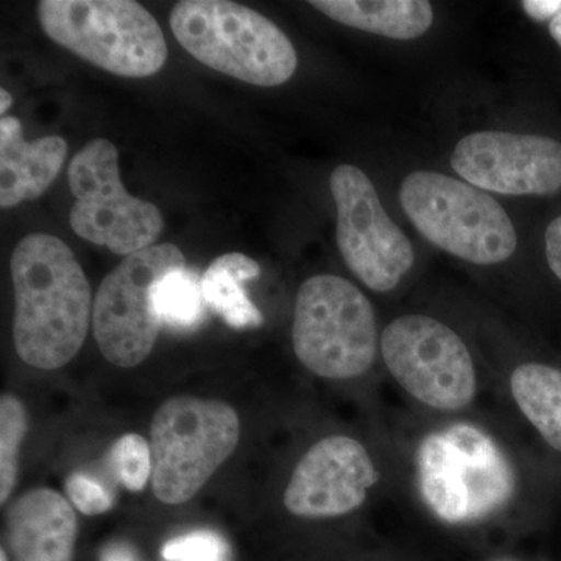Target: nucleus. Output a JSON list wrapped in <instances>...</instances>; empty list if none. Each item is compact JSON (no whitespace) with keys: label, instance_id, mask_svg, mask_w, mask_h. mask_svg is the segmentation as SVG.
<instances>
[{"label":"nucleus","instance_id":"f3484780","mask_svg":"<svg viewBox=\"0 0 561 561\" xmlns=\"http://www.w3.org/2000/svg\"><path fill=\"white\" fill-rule=\"evenodd\" d=\"M260 275V264L245 254L227 253L217 257L202 276L206 305L234 330L261 327L264 317L243 287Z\"/></svg>","mask_w":561,"mask_h":561},{"label":"nucleus","instance_id":"423d86ee","mask_svg":"<svg viewBox=\"0 0 561 561\" xmlns=\"http://www.w3.org/2000/svg\"><path fill=\"white\" fill-rule=\"evenodd\" d=\"M38 13L54 43L114 76L144 79L168 60L160 24L133 0H43Z\"/></svg>","mask_w":561,"mask_h":561},{"label":"nucleus","instance_id":"5701e85b","mask_svg":"<svg viewBox=\"0 0 561 561\" xmlns=\"http://www.w3.org/2000/svg\"><path fill=\"white\" fill-rule=\"evenodd\" d=\"M70 502L84 515H102L113 507V494L105 486L83 472H73L66 482Z\"/></svg>","mask_w":561,"mask_h":561},{"label":"nucleus","instance_id":"4468645a","mask_svg":"<svg viewBox=\"0 0 561 561\" xmlns=\"http://www.w3.org/2000/svg\"><path fill=\"white\" fill-rule=\"evenodd\" d=\"M77 523L72 505L58 491H28L14 502L7 519L14 561H73Z\"/></svg>","mask_w":561,"mask_h":561},{"label":"nucleus","instance_id":"4be33fe9","mask_svg":"<svg viewBox=\"0 0 561 561\" xmlns=\"http://www.w3.org/2000/svg\"><path fill=\"white\" fill-rule=\"evenodd\" d=\"M162 557L168 561H231V549L216 531L197 530L165 542Z\"/></svg>","mask_w":561,"mask_h":561},{"label":"nucleus","instance_id":"b1692460","mask_svg":"<svg viewBox=\"0 0 561 561\" xmlns=\"http://www.w3.org/2000/svg\"><path fill=\"white\" fill-rule=\"evenodd\" d=\"M545 254L549 268L561 280V216L556 217L546 228Z\"/></svg>","mask_w":561,"mask_h":561},{"label":"nucleus","instance_id":"9d476101","mask_svg":"<svg viewBox=\"0 0 561 561\" xmlns=\"http://www.w3.org/2000/svg\"><path fill=\"white\" fill-rule=\"evenodd\" d=\"M330 187L346 267L376 294L397 289L415 264V250L383 208L370 176L357 165L341 164L331 173Z\"/></svg>","mask_w":561,"mask_h":561},{"label":"nucleus","instance_id":"39448f33","mask_svg":"<svg viewBox=\"0 0 561 561\" xmlns=\"http://www.w3.org/2000/svg\"><path fill=\"white\" fill-rule=\"evenodd\" d=\"M416 471L427 507L448 523L494 515L515 489L507 457L486 432L471 424L427 435L416 454Z\"/></svg>","mask_w":561,"mask_h":561},{"label":"nucleus","instance_id":"6ab92c4d","mask_svg":"<svg viewBox=\"0 0 561 561\" xmlns=\"http://www.w3.org/2000/svg\"><path fill=\"white\" fill-rule=\"evenodd\" d=\"M151 305L161 324L173 331H192L205 320L202 278L187 267L165 273L151 287Z\"/></svg>","mask_w":561,"mask_h":561},{"label":"nucleus","instance_id":"dca6fc26","mask_svg":"<svg viewBox=\"0 0 561 561\" xmlns=\"http://www.w3.org/2000/svg\"><path fill=\"white\" fill-rule=\"evenodd\" d=\"M309 5L346 27L389 39L420 38L434 24L427 0H312Z\"/></svg>","mask_w":561,"mask_h":561},{"label":"nucleus","instance_id":"0eeeda50","mask_svg":"<svg viewBox=\"0 0 561 561\" xmlns=\"http://www.w3.org/2000/svg\"><path fill=\"white\" fill-rule=\"evenodd\" d=\"M241 440V421L216 400L173 397L162 402L150 427L151 485L168 505L192 500Z\"/></svg>","mask_w":561,"mask_h":561},{"label":"nucleus","instance_id":"a878e982","mask_svg":"<svg viewBox=\"0 0 561 561\" xmlns=\"http://www.w3.org/2000/svg\"><path fill=\"white\" fill-rule=\"evenodd\" d=\"M102 561H142L138 552L125 542H113L102 552Z\"/></svg>","mask_w":561,"mask_h":561},{"label":"nucleus","instance_id":"7ed1b4c3","mask_svg":"<svg viewBox=\"0 0 561 561\" xmlns=\"http://www.w3.org/2000/svg\"><path fill=\"white\" fill-rule=\"evenodd\" d=\"M400 205L424 241L472 265H497L518 249L507 210L489 192L435 171L401 181Z\"/></svg>","mask_w":561,"mask_h":561},{"label":"nucleus","instance_id":"ddd939ff","mask_svg":"<svg viewBox=\"0 0 561 561\" xmlns=\"http://www.w3.org/2000/svg\"><path fill=\"white\" fill-rule=\"evenodd\" d=\"M379 474L364 443L350 435L321 438L301 457L284 491V505L300 518H337L368 500Z\"/></svg>","mask_w":561,"mask_h":561},{"label":"nucleus","instance_id":"20e7f679","mask_svg":"<svg viewBox=\"0 0 561 561\" xmlns=\"http://www.w3.org/2000/svg\"><path fill=\"white\" fill-rule=\"evenodd\" d=\"M379 343L375 308L359 287L335 275L311 276L301 284L291 345L306 370L331 381L360 378L375 365Z\"/></svg>","mask_w":561,"mask_h":561},{"label":"nucleus","instance_id":"393cba45","mask_svg":"<svg viewBox=\"0 0 561 561\" xmlns=\"http://www.w3.org/2000/svg\"><path fill=\"white\" fill-rule=\"evenodd\" d=\"M522 9L530 20L551 22L561 11V0H524Z\"/></svg>","mask_w":561,"mask_h":561},{"label":"nucleus","instance_id":"2eb2a0df","mask_svg":"<svg viewBox=\"0 0 561 561\" xmlns=\"http://www.w3.org/2000/svg\"><path fill=\"white\" fill-rule=\"evenodd\" d=\"M61 136L27 142L16 117L0 119V206L13 208L41 197L57 180L68 158Z\"/></svg>","mask_w":561,"mask_h":561},{"label":"nucleus","instance_id":"f257e3e1","mask_svg":"<svg viewBox=\"0 0 561 561\" xmlns=\"http://www.w3.org/2000/svg\"><path fill=\"white\" fill-rule=\"evenodd\" d=\"M18 356L39 370H58L79 354L92 320L90 280L61 239L25 236L10 262Z\"/></svg>","mask_w":561,"mask_h":561},{"label":"nucleus","instance_id":"cd10ccee","mask_svg":"<svg viewBox=\"0 0 561 561\" xmlns=\"http://www.w3.org/2000/svg\"><path fill=\"white\" fill-rule=\"evenodd\" d=\"M11 103H13V98H11L10 92L5 90L0 91V113H2V117H5V113L10 110Z\"/></svg>","mask_w":561,"mask_h":561},{"label":"nucleus","instance_id":"a211bd4d","mask_svg":"<svg viewBox=\"0 0 561 561\" xmlns=\"http://www.w3.org/2000/svg\"><path fill=\"white\" fill-rule=\"evenodd\" d=\"M516 408L542 440L561 453V370L541 362H524L508 379Z\"/></svg>","mask_w":561,"mask_h":561},{"label":"nucleus","instance_id":"1a4fd4ad","mask_svg":"<svg viewBox=\"0 0 561 561\" xmlns=\"http://www.w3.org/2000/svg\"><path fill=\"white\" fill-rule=\"evenodd\" d=\"M69 186L76 197L70 227L81 239L125 257L157 245L164 230L161 210L125 190L111 140H91L72 158Z\"/></svg>","mask_w":561,"mask_h":561},{"label":"nucleus","instance_id":"f03ea898","mask_svg":"<svg viewBox=\"0 0 561 561\" xmlns=\"http://www.w3.org/2000/svg\"><path fill=\"white\" fill-rule=\"evenodd\" d=\"M173 36L195 60L221 73L273 88L297 72L294 44L275 22L228 0H184L171 13Z\"/></svg>","mask_w":561,"mask_h":561},{"label":"nucleus","instance_id":"f8f14e48","mask_svg":"<svg viewBox=\"0 0 561 561\" xmlns=\"http://www.w3.org/2000/svg\"><path fill=\"white\" fill-rule=\"evenodd\" d=\"M451 168L489 194L549 197L561 191V142L549 136L483 130L457 140Z\"/></svg>","mask_w":561,"mask_h":561},{"label":"nucleus","instance_id":"bb28decb","mask_svg":"<svg viewBox=\"0 0 561 561\" xmlns=\"http://www.w3.org/2000/svg\"><path fill=\"white\" fill-rule=\"evenodd\" d=\"M549 33H551L552 39L556 41L557 46L561 49V11L549 22Z\"/></svg>","mask_w":561,"mask_h":561},{"label":"nucleus","instance_id":"412c9836","mask_svg":"<svg viewBox=\"0 0 561 561\" xmlns=\"http://www.w3.org/2000/svg\"><path fill=\"white\" fill-rule=\"evenodd\" d=\"M110 467L125 489L142 491L153 472L149 443L138 434L124 435L111 448Z\"/></svg>","mask_w":561,"mask_h":561},{"label":"nucleus","instance_id":"c85d7f7f","mask_svg":"<svg viewBox=\"0 0 561 561\" xmlns=\"http://www.w3.org/2000/svg\"><path fill=\"white\" fill-rule=\"evenodd\" d=\"M485 561H519L513 559V557L504 556V557H494V559L485 560Z\"/></svg>","mask_w":561,"mask_h":561},{"label":"nucleus","instance_id":"c756f323","mask_svg":"<svg viewBox=\"0 0 561 561\" xmlns=\"http://www.w3.org/2000/svg\"><path fill=\"white\" fill-rule=\"evenodd\" d=\"M0 561H9V557H7L5 549H2V551H0Z\"/></svg>","mask_w":561,"mask_h":561},{"label":"nucleus","instance_id":"aec40b11","mask_svg":"<svg viewBox=\"0 0 561 561\" xmlns=\"http://www.w3.org/2000/svg\"><path fill=\"white\" fill-rule=\"evenodd\" d=\"M28 430L24 404L13 394L0 398V502L5 504L16 485L20 451Z\"/></svg>","mask_w":561,"mask_h":561},{"label":"nucleus","instance_id":"6e6552de","mask_svg":"<svg viewBox=\"0 0 561 561\" xmlns=\"http://www.w3.org/2000/svg\"><path fill=\"white\" fill-rule=\"evenodd\" d=\"M394 382L424 408L460 412L478 397V368L467 342L445 321L408 313L386 324L379 343Z\"/></svg>","mask_w":561,"mask_h":561},{"label":"nucleus","instance_id":"9b49d317","mask_svg":"<svg viewBox=\"0 0 561 561\" xmlns=\"http://www.w3.org/2000/svg\"><path fill=\"white\" fill-rule=\"evenodd\" d=\"M183 267L186 260L179 247L161 243L124 257L105 276L95 294L92 327L106 360L133 368L150 356L162 327L151 305V287Z\"/></svg>","mask_w":561,"mask_h":561}]
</instances>
